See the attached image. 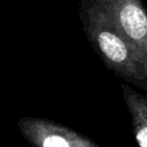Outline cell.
Wrapping results in <instances>:
<instances>
[{
  "label": "cell",
  "instance_id": "obj_1",
  "mask_svg": "<svg viewBox=\"0 0 147 147\" xmlns=\"http://www.w3.org/2000/svg\"><path fill=\"white\" fill-rule=\"evenodd\" d=\"M83 31L102 63L123 82L147 93V74L138 56L96 0H79Z\"/></svg>",
  "mask_w": 147,
  "mask_h": 147
},
{
  "label": "cell",
  "instance_id": "obj_2",
  "mask_svg": "<svg viewBox=\"0 0 147 147\" xmlns=\"http://www.w3.org/2000/svg\"><path fill=\"white\" fill-rule=\"evenodd\" d=\"M131 46L147 74V8L142 0H96Z\"/></svg>",
  "mask_w": 147,
  "mask_h": 147
},
{
  "label": "cell",
  "instance_id": "obj_3",
  "mask_svg": "<svg viewBox=\"0 0 147 147\" xmlns=\"http://www.w3.org/2000/svg\"><path fill=\"white\" fill-rule=\"evenodd\" d=\"M16 125L32 147H101L88 137L49 118L23 116Z\"/></svg>",
  "mask_w": 147,
  "mask_h": 147
},
{
  "label": "cell",
  "instance_id": "obj_4",
  "mask_svg": "<svg viewBox=\"0 0 147 147\" xmlns=\"http://www.w3.org/2000/svg\"><path fill=\"white\" fill-rule=\"evenodd\" d=\"M121 93L131 116L132 133L139 147H147V93L126 82L119 83Z\"/></svg>",
  "mask_w": 147,
  "mask_h": 147
}]
</instances>
